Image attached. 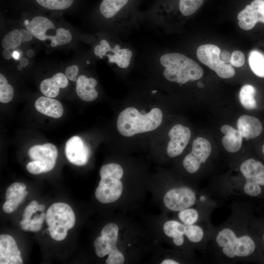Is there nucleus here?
<instances>
[{"label":"nucleus","mask_w":264,"mask_h":264,"mask_svg":"<svg viewBox=\"0 0 264 264\" xmlns=\"http://www.w3.org/2000/svg\"><path fill=\"white\" fill-rule=\"evenodd\" d=\"M162 117V111L157 108H153L145 114H141L136 109L129 107L119 114L117 128L122 135L130 137L156 129L161 124Z\"/></svg>","instance_id":"1"},{"label":"nucleus","mask_w":264,"mask_h":264,"mask_svg":"<svg viewBox=\"0 0 264 264\" xmlns=\"http://www.w3.org/2000/svg\"><path fill=\"white\" fill-rule=\"evenodd\" d=\"M159 62L165 69L163 74L167 80L180 84L201 78L203 70L194 60L179 53H167Z\"/></svg>","instance_id":"2"},{"label":"nucleus","mask_w":264,"mask_h":264,"mask_svg":"<svg viewBox=\"0 0 264 264\" xmlns=\"http://www.w3.org/2000/svg\"><path fill=\"white\" fill-rule=\"evenodd\" d=\"M123 175L122 167L116 163L104 165L100 170L101 180L96 189V199L102 203H109L117 200L123 191L120 180Z\"/></svg>","instance_id":"3"},{"label":"nucleus","mask_w":264,"mask_h":264,"mask_svg":"<svg viewBox=\"0 0 264 264\" xmlns=\"http://www.w3.org/2000/svg\"><path fill=\"white\" fill-rule=\"evenodd\" d=\"M75 216L71 207L63 202L52 204L46 213V222L51 237L57 241L64 240L68 230L75 223Z\"/></svg>","instance_id":"4"},{"label":"nucleus","mask_w":264,"mask_h":264,"mask_svg":"<svg viewBox=\"0 0 264 264\" xmlns=\"http://www.w3.org/2000/svg\"><path fill=\"white\" fill-rule=\"evenodd\" d=\"M118 227L113 223L106 224L101 232V236L95 240L94 246L97 256L102 258L107 255L109 257L107 264H122L124 257L116 247Z\"/></svg>","instance_id":"5"},{"label":"nucleus","mask_w":264,"mask_h":264,"mask_svg":"<svg viewBox=\"0 0 264 264\" xmlns=\"http://www.w3.org/2000/svg\"><path fill=\"white\" fill-rule=\"evenodd\" d=\"M28 155L32 160L26 165V169L32 174L48 172L53 169L57 158L58 151L51 143L36 145L28 150Z\"/></svg>","instance_id":"6"},{"label":"nucleus","mask_w":264,"mask_h":264,"mask_svg":"<svg viewBox=\"0 0 264 264\" xmlns=\"http://www.w3.org/2000/svg\"><path fill=\"white\" fill-rule=\"evenodd\" d=\"M220 52L217 45L205 44L198 47L197 56L201 63L214 70L220 77L231 78L234 76L235 70L230 63H225L220 59Z\"/></svg>","instance_id":"7"},{"label":"nucleus","mask_w":264,"mask_h":264,"mask_svg":"<svg viewBox=\"0 0 264 264\" xmlns=\"http://www.w3.org/2000/svg\"><path fill=\"white\" fill-rule=\"evenodd\" d=\"M211 153L209 141L202 137L196 138L193 141L191 152L183 160L185 170L193 174L198 171L200 164L205 163Z\"/></svg>","instance_id":"8"},{"label":"nucleus","mask_w":264,"mask_h":264,"mask_svg":"<svg viewBox=\"0 0 264 264\" xmlns=\"http://www.w3.org/2000/svg\"><path fill=\"white\" fill-rule=\"evenodd\" d=\"M94 52L101 58L103 56H107L109 63H115L122 68L129 66L132 55V51L130 49L121 48L118 44L111 48L106 40L101 41L100 44L95 47Z\"/></svg>","instance_id":"9"},{"label":"nucleus","mask_w":264,"mask_h":264,"mask_svg":"<svg viewBox=\"0 0 264 264\" xmlns=\"http://www.w3.org/2000/svg\"><path fill=\"white\" fill-rule=\"evenodd\" d=\"M195 201V193L186 187L172 189L167 192L163 198L165 206L174 211H180L188 208Z\"/></svg>","instance_id":"10"},{"label":"nucleus","mask_w":264,"mask_h":264,"mask_svg":"<svg viewBox=\"0 0 264 264\" xmlns=\"http://www.w3.org/2000/svg\"><path fill=\"white\" fill-rule=\"evenodd\" d=\"M237 19L240 27L244 30L252 29L258 22L264 23V0H253L239 13Z\"/></svg>","instance_id":"11"},{"label":"nucleus","mask_w":264,"mask_h":264,"mask_svg":"<svg viewBox=\"0 0 264 264\" xmlns=\"http://www.w3.org/2000/svg\"><path fill=\"white\" fill-rule=\"evenodd\" d=\"M191 132L190 129L180 124H176L169 131L170 140L167 148V154L170 157L180 155L188 144Z\"/></svg>","instance_id":"12"},{"label":"nucleus","mask_w":264,"mask_h":264,"mask_svg":"<svg viewBox=\"0 0 264 264\" xmlns=\"http://www.w3.org/2000/svg\"><path fill=\"white\" fill-rule=\"evenodd\" d=\"M65 152L68 161L77 166L85 165L90 156L88 146L80 136L77 135L71 137L67 141Z\"/></svg>","instance_id":"13"},{"label":"nucleus","mask_w":264,"mask_h":264,"mask_svg":"<svg viewBox=\"0 0 264 264\" xmlns=\"http://www.w3.org/2000/svg\"><path fill=\"white\" fill-rule=\"evenodd\" d=\"M14 238L8 234L0 235V264H22L23 261Z\"/></svg>","instance_id":"14"},{"label":"nucleus","mask_w":264,"mask_h":264,"mask_svg":"<svg viewBox=\"0 0 264 264\" xmlns=\"http://www.w3.org/2000/svg\"><path fill=\"white\" fill-rule=\"evenodd\" d=\"M26 29L31 34L41 41L49 39L51 41L50 45L55 47L57 45L55 36L47 35L46 33L49 29H54V23L48 18L43 16L35 17L25 24Z\"/></svg>","instance_id":"15"},{"label":"nucleus","mask_w":264,"mask_h":264,"mask_svg":"<svg viewBox=\"0 0 264 264\" xmlns=\"http://www.w3.org/2000/svg\"><path fill=\"white\" fill-rule=\"evenodd\" d=\"M255 249V244L253 240L248 236H243L236 238L233 244L224 247L223 253L229 258L235 256L246 257L251 254Z\"/></svg>","instance_id":"16"},{"label":"nucleus","mask_w":264,"mask_h":264,"mask_svg":"<svg viewBox=\"0 0 264 264\" xmlns=\"http://www.w3.org/2000/svg\"><path fill=\"white\" fill-rule=\"evenodd\" d=\"M262 125L255 117L248 115L241 116L237 121V128L242 137L253 139L262 132Z\"/></svg>","instance_id":"17"},{"label":"nucleus","mask_w":264,"mask_h":264,"mask_svg":"<svg viewBox=\"0 0 264 264\" xmlns=\"http://www.w3.org/2000/svg\"><path fill=\"white\" fill-rule=\"evenodd\" d=\"M68 84L66 75L59 72L51 78L43 80L40 84V89L45 96L54 98L59 94L60 88H66Z\"/></svg>","instance_id":"18"},{"label":"nucleus","mask_w":264,"mask_h":264,"mask_svg":"<svg viewBox=\"0 0 264 264\" xmlns=\"http://www.w3.org/2000/svg\"><path fill=\"white\" fill-rule=\"evenodd\" d=\"M97 83L93 78H87L84 75H80L77 80L76 91L80 99L85 101H91L98 96L95 87Z\"/></svg>","instance_id":"19"},{"label":"nucleus","mask_w":264,"mask_h":264,"mask_svg":"<svg viewBox=\"0 0 264 264\" xmlns=\"http://www.w3.org/2000/svg\"><path fill=\"white\" fill-rule=\"evenodd\" d=\"M35 107L42 114L55 118L61 117L64 112L60 102L48 97L38 98L35 101Z\"/></svg>","instance_id":"20"},{"label":"nucleus","mask_w":264,"mask_h":264,"mask_svg":"<svg viewBox=\"0 0 264 264\" xmlns=\"http://www.w3.org/2000/svg\"><path fill=\"white\" fill-rule=\"evenodd\" d=\"M220 131L224 134L222 143L225 149L230 153L239 151L242 146L243 137L238 130L228 125H224L221 127Z\"/></svg>","instance_id":"21"},{"label":"nucleus","mask_w":264,"mask_h":264,"mask_svg":"<svg viewBox=\"0 0 264 264\" xmlns=\"http://www.w3.org/2000/svg\"><path fill=\"white\" fill-rule=\"evenodd\" d=\"M184 230L185 224L176 220L167 221L163 225L164 233L167 236L174 238V243L177 246L183 243Z\"/></svg>","instance_id":"22"},{"label":"nucleus","mask_w":264,"mask_h":264,"mask_svg":"<svg viewBox=\"0 0 264 264\" xmlns=\"http://www.w3.org/2000/svg\"><path fill=\"white\" fill-rule=\"evenodd\" d=\"M28 192L26 190L6 191V201L2 210L6 213H11L16 210L26 197Z\"/></svg>","instance_id":"23"},{"label":"nucleus","mask_w":264,"mask_h":264,"mask_svg":"<svg viewBox=\"0 0 264 264\" xmlns=\"http://www.w3.org/2000/svg\"><path fill=\"white\" fill-rule=\"evenodd\" d=\"M129 0H102L100 5L101 14L106 18H111L128 2Z\"/></svg>","instance_id":"24"},{"label":"nucleus","mask_w":264,"mask_h":264,"mask_svg":"<svg viewBox=\"0 0 264 264\" xmlns=\"http://www.w3.org/2000/svg\"><path fill=\"white\" fill-rule=\"evenodd\" d=\"M256 93L255 88L249 84L243 86L239 92V99L243 108L247 110H253L257 107L254 98Z\"/></svg>","instance_id":"25"},{"label":"nucleus","mask_w":264,"mask_h":264,"mask_svg":"<svg viewBox=\"0 0 264 264\" xmlns=\"http://www.w3.org/2000/svg\"><path fill=\"white\" fill-rule=\"evenodd\" d=\"M240 170L244 177L247 179L254 177L264 172V166L259 161L248 159L242 163Z\"/></svg>","instance_id":"26"},{"label":"nucleus","mask_w":264,"mask_h":264,"mask_svg":"<svg viewBox=\"0 0 264 264\" xmlns=\"http://www.w3.org/2000/svg\"><path fill=\"white\" fill-rule=\"evenodd\" d=\"M249 66L257 76L264 77V55L257 50L251 51L249 55Z\"/></svg>","instance_id":"27"},{"label":"nucleus","mask_w":264,"mask_h":264,"mask_svg":"<svg viewBox=\"0 0 264 264\" xmlns=\"http://www.w3.org/2000/svg\"><path fill=\"white\" fill-rule=\"evenodd\" d=\"M22 42L20 31L14 29L5 35L2 39L1 45L4 49H14L17 48Z\"/></svg>","instance_id":"28"},{"label":"nucleus","mask_w":264,"mask_h":264,"mask_svg":"<svg viewBox=\"0 0 264 264\" xmlns=\"http://www.w3.org/2000/svg\"><path fill=\"white\" fill-rule=\"evenodd\" d=\"M203 1L204 0H179L180 11L184 16H190L200 8Z\"/></svg>","instance_id":"29"},{"label":"nucleus","mask_w":264,"mask_h":264,"mask_svg":"<svg viewBox=\"0 0 264 264\" xmlns=\"http://www.w3.org/2000/svg\"><path fill=\"white\" fill-rule=\"evenodd\" d=\"M41 6L49 10H64L70 7L74 0H36Z\"/></svg>","instance_id":"30"},{"label":"nucleus","mask_w":264,"mask_h":264,"mask_svg":"<svg viewBox=\"0 0 264 264\" xmlns=\"http://www.w3.org/2000/svg\"><path fill=\"white\" fill-rule=\"evenodd\" d=\"M236 238L235 234L232 230L225 228L219 233L216 241L219 246L224 247L232 245Z\"/></svg>","instance_id":"31"},{"label":"nucleus","mask_w":264,"mask_h":264,"mask_svg":"<svg viewBox=\"0 0 264 264\" xmlns=\"http://www.w3.org/2000/svg\"><path fill=\"white\" fill-rule=\"evenodd\" d=\"M184 235L191 242H198L203 238V231L199 226L185 224Z\"/></svg>","instance_id":"32"},{"label":"nucleus","mask_w":264,"mask_h":264,"mask_svg":"<svg viewBox=\"0 0 264 264\" xmlns=\"http://www.w3.org/2000/svg\"><path fill=\"white\" fill-rule=\"evenodd\" d=\"M178 217L184 224L191 225L197 221L198 213L195 209L188 208L180 211L178 213Z\"/></svg>","instance_id":"33"},{"label":"nucleus","mask_w":264,"mask_h":264,"mask_svg":"<svg viewBox=\"0 0 264 264\" xmlns=\"http://www.w3.org/2000/svg\"><path fill=\"white\" fill-rule=\"evenodd\" d=\"M55 38L57 45H62L69 43L72 37L68 30L59 28L56 31Z\"/></svg>","instance_id":"34"},{"label":"nucleus","mask_w":264,"mask_h":264,"mask_svg":"<svg viewBox=\"0 0 264 264\" xmlns=\"http://www.w3.org/2000/svg\"><path fill=\"white\" fill-rule=\"evenodd\" d=\"M14 96V89L10 84L0 86V101L2 103L10 102Z\"/></svg>","instance_id":"35"},{"label":"nucleus","mask_w":264,"mask_h":264,"mask_svg":"<svg viewBox=\"0 0 264 264\" xmlns=\"http://www.w3.org/2000/svg\"><path fill=\"white\" fill-rule=\"evenodd\" d=\"M246 179L244 187L245 193L250 196L254 197L259 195L262 192L260 185L249 179Z\"/></svg>","instance_id":"36"},{"label":"nucleus","mask_w":264,"mask_h":264,"mask_svg":"<svg viewBox=\"0 0 264 264\" xmlns=\"http://www.w3.org/2000/svg\"><path fill=\"white\" fill-rule=\"evenodd\" d=\"M245 61V58L243 53L240 51L236 50L231 55L230 63L232 66L239 67L244 64Z\"/></svg>","instance_id":"37"},{"label":"nucleus","mask_w":264,"mask_h":264,"mask_svg":"<svg viewBox=\"0 0 264 264\" xmlns=\"http://www.w3.org/2000/svg\"><path fill=\"white\" fill-rule=\"evenodd\" d=\"M79 72V68L76 65H72L67 67L65 71L66 75L70 81H77V76Z\"/></svg>","instance_id":"38"},{"label":"nucleus","mask_w":264,"mask_h":264,"mask_svg":"<svg viewBox=\"0 0 264 264\" xmlns=\"http://www.w3.org/2000/svg\"><path fill=\"white\" fill-rule=\"evenodd\" d=\"M42 223H37L36 224H31L30 221L21 225V228L23 230L32 232L39 231L42 228Z\"/></svg>","instance_id":"39"},{"label":"nucleus","mask_w":264,"mask_h":264,"mask_svg":"<svg viewBox=\"0 0 264 264\" xmlns=\"http://www.w3.org/2000/svg\"><path fill=\"white\" fill-rule=\"evenodd\" d=\"M35 207L36 206H35L31 205L29 204L27 205L25 208V210L23 213L22 219L31 220V218L33 213H35L36 212Z\"/></svg>","instance_id":"40"},{"label":"nucleus","mask_w":264,"mask_h":264,"mask_svg":"<svg viewBox=\"0 0 264 264\" xmlns=\"http://www.w3.org/2000/svg\"><path fill=\"white\" fill-rule=\"evenodd\" d=\"M22 42L30 41L33 38V35L27 30L24 29H20Z\"/></svg>","instance_id":"41"},{"label":"nucleus","mask_w":264,"mask_h":264,"mask_svg":"<svg viewBox=\"0 0 264 264\" xmlns=\"http://www.w3.org/2000/svg\"><path fill=\"white\" fill-rule=\"evenodd\" d=\"M220 58L222 61L225 63H230L231 55L229 51L223 50L220 52Z\"/></svg>","instance_id":"42"},{"label":"nucleus","mask_w":264,"mask_h":264,"mask_svg":"<svg viewBox=\"0 0 264 264\" xmlns=\"http://www.w3.org/2000/svg\"><path fill=\"white\" fill-rule=\"evenodd\" d=\"M247 179H249L253 181L260 186H264V172L259 174V175L254 177Z\"/></svg>","instance_id":"43"},{"label":"nucleus","mask_w":264,"mask_h":264,"mask_svg":"<svg viewBox=\"0 0 264 264\" xmlns=\"http://www.w3.org/2000/svg\"><path fill=\"white\" fill-rule=\"evenodd\" d=\"M2 54L3 57L6 60H10L13 56L10 49H4L2 52Z\"/></svg>","instance_id":"44"},{"label":"nucleus","mask_w":264,"mask_h":264,"mask_svg":"<svg viewBox=\"0 0 264 264\" xmlns=\"http://www.w3.org/2000/svg\"><path fill=\"white\" fill-rule=\"evenodd\" d=\"M8 84V81L5 76L2 74H0V86H2L6 85Z\"/></svg>","instance_id":"45"},{"label":"nucleus","mask_w":264,"mask_h":264,"mask_svg":"<svg viewBox=\"0 0 264 264\" xmlns=\"http://www.w3.org/2000/svg\"><path fill=\"white\" fill-rule=\"evenodd\" d=\"M178 262L172 260V259H166L161 263V264H178Z\"/></svg>","instance_id":"46"},{"label":"nucleus","mask_w":264,"mask_h":264,"mask_svg":"<svg viewBox=\"0 0 264 264\" xmlns=\"http://www.w3.org/2000/svg\"><path fill=\"white\" fill-rule=\"evenodd\" d=\"M29 63L28 60L27 58H22L20 61V65L23 67L26 66Z\"/></svg>","instance_id":"47"},{"label":"nucleus","mask_w":264,"mask_h":264,"mask_svg":"<svg viewBox=\"0 0 264 264\" xmlns=\"http://www.w3.org/2000/svg\"><path fill=\"white\" fill-rule=\"evenodd\" d=\"M36 211L43 212L45 209V206L44 204H39L35 207Z\"/></svg>","instance_id":"48"},{"label":"nucleus","mask_w":264,"mask_h":264,"mask_svg":"<svg viewBox=\"0 0 264 264\" xmlns=\"http://www.w3.org/2000/svg\"><path fill=\"white\" fill-rule=\"evenodd\" d=\"M27 56L28 57H32L34 54V51L31 49H28L26 52Z\"/></svg>","instance_id":"49"},{"label":"nucleus","mask_w":264,"mask_h":264,"mask_svg":"<svg viewBox=\"0 0 264 264\" xmlns=\"http://www.w3.org/2000/svg\"><path fill=\"white\" fill-rule=\"evenodd\" d=\"M29 204L35 206H37L38 205H39L38 203L36 200L31 201Z\"/></svg>","instance_id":"50"},{"label":"nucleus","mask_w":264,"mask_h":264,"mask_svg":"<svg viewBox=\"0 0 264 264\" xmlns=\"http://www.w3.org/2000/svg\"><path fill=\"white\" fill-rule=\"evenodd\" d=\"M22 66L21 65H19L18 66H17V68L18 70H21L22 68Z\"/></svg>","instance_id":"51"},{"label":"nucleus","mask_w":264,"mask_h":264,"mask_svg":"<svg viewBox=\"0 0 264 264\" xmlns=\"http://www.w3.org/2000/svg\"><path fill=\"white\" fill-rule=\"evenodd\" d=\"M262 152H263V154H264V144L263 145V146L262 147Z\"/></svg>","instance_id":"52"},{"label":"nucleus","mask_w":264,"mask_h":264,"mask_svg":"<svg viewBox=\"0 0 264 264\" xmlns=\"http://www.w3.org/2000/svg\"></svg>","instance_id":"53"}]
</instances>
